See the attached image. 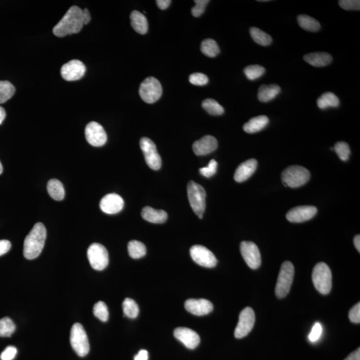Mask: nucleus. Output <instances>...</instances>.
Listing matches in <instances>:
<instances>
[{"label": "nucleus", "mask_w": 360, "mask_h": 360, "mask_svg": "<svg viewBox=\"0 0 360 360\" xmlns=\"http://www.w3.org/2000/svg\"><path fill=\"white\" fill-rule=\"evenodd\" d=\"M265 72V68L259 65L248 66L244 69L245 75L250 80H255L260 78Z\"/></svg>", "instance_id": "nucleus-37"}, {"label": "nucleus", "mask_w": 360, "mask_h": 360, "mask_svg": "<svg viewBox=\"0 0 360 360\" xmlns=\"http://www.w3.org/2000/svg\"><path fill=\"white\" fill-rule=\"evenodd\" d=\"M87 258L93 269L102 271L109 263L108 252L103 245L94 243L87 249Z\"/></svg>", "instance_id": "nucleus-9"}, {"label": "nucleus", "mask_w": 360, "mask_h": 360, "mask_svg": "<svg viewBox=\"0 0 360 360\" xmlns=\"http://www.w3.org/2000/svg\"><path fill=\"white\" fill-rule=\"evenodd\" d=\"M317 104L321 110H325L330 107L337 108L340 105V100L334 93L326 92L323 93L317 99Z\"/></svg>", "instance_id": "nucleus-28"}, {"label": "nucleus", "mask_w": 360, "mask_h": 360, "mask_svg": "<svg viewBox=\"0 0 360 360\" xmlns=\"http://www.w3.org/2000/svg\"><path fill=\"white\" fill-rule=\"evenodd\" d=\"M202 108L212 116H220L224 113L222 106L214 99H208L202 102Z\"/></svg>", "instance_id": "nucleus-33"}, {"label": "nucleus", "mask_w": 360, "mask_h": 360, "mask_svg": "<svg viewBox=\"0 0 360 360\" xmlns=\"http://www.w3.org/2000/svg\"><path fill=\"white\" fill-rule=\"evenodd\" d=\"M16 89L8 81H0V104H4L14 95Z\"/></svg>", "instance_id": "nucleus-34"}, {"label": "nucleus", "mask_w": 360, "mask_h": 360, "mask_svg": "<svg viewBox=\"0 0 360 360\" xmlns=\"http://www.w3.org/2000/svg\"><path fill=\"white\" fill-rule=\"evenodd\" d=\"M316 207L312 206H298L289 210L286 214L287 220L293 223H302L310 220L317 214Z\"/></svg>", "instance_id": "nucleus-16"}, {"label": "nucleus", "mask_w": 360, "mask_h": 360, "mask_svg": "<svg viewBox=\"0 0 360 360\" xmlns=\"http://www.w3.org/2000/svg\"><path fill=\"white\" fill-rule=\"evenodd\" d=\"M217 168H218V163L215 159H212L209 162L207 167L200 168V172L206 178H210L216 173Z\"/></svg>", "instance_id": "nucleus-40"}, {"label": "nucleus", "mask_w": 360, "mask_h": 360, "mask_svg": "<svg viewBox=\"0 0 360 360\" xmlns=\"http://www.w3.org/2000/svg\"><path fill=\"white\" fill-rule=\"evenodd\" d=\"M194 2L195 5L191 8V14L194 17H200L205 11L206 7L210 1L209 0H195Z\"/></svg>", "instance_id": "nucleus-41"}, {"label": "nucleus", "mask_w": 360, "mask_h": 360, "mask_svg": "<svg viewBox=\"0 0 360 360\" xmlns=\"http://www.w3.org/2000/svg\"><path fill=\"white\" fill-rule=\"evenodd\" d=\"M139 93L143 101L148 104H153L160 99L162 94V87L156 78L149 77L140 85Z\"/></svg>", "instance_id": "nucleus-8"}, {"label": "nucleus", "mask_w": 360, "mask_h": 360, "mask_svg": "<svg viewBox=\"0 0 360 360\" xmlns=\"http://www.w3.org/2000/svg\"><path fill=\"white\" fill-rule=\"evenodd\" d=\"M251 37L253 41L262 46H267L272 44V38L267 33L257 27H251L250 29Z\"/></svg>", "instance_id": "nucleus-30"}, {"label": "nucleus", "mask_w": 360, "mask_h": 360, "mask_svg": "<svg viewBox=\"0 0 360 360\" xmlns=\"http://www.w3.org/2000/svg\"><path fill=\"white\" fill-rule=\"evenodd\" d=\"M255 316L252 308H246L241 312L239 321L234 332V336L238 339L246 337L253 329Z\"/></svg>", "instance_id": "nucleus-11"}, {"label": "nucleus", "mask_w": 360, "mask_h": 360, "mask_svg": "<svg viewBox=\"0 0 360 360\" xmlns=\"http://www.w3.org/2000/svg\"><path fill=\"white\" fill-rule=\"evenodd\" d=\"M174 336L186 348L195 349L200 342L199 335L193 330L187 328H178L174 330Z\"/></svg>", "instance_id": "nucleus-18"}, {"label": "nucleus", "mask_w": 360, "mask_h": 360, "mask_svg": "<svg viewBox=\"0 0 360 360\" xmlns=\"http://www.w3.org/2000/svg\"><path fill=\"white\" fill-rule=\"evenodd\" d=\"M134 360H148V352L146 349H142L134 357Z\"/></svg>", "instance_id": "nucleus-49"}, {"label": "nucleus", "mask_w": 360, "mask_h": 360, "mask_svg": "<svg viewBox=\"0 0 360 360\" xmlns=\"http://www.w3.org/2000/svg\"><path fill=\"white\" fill-rule=\"evenodd\" d=\"M17 349L14 346H8L6 348L0 355L2 360H12L15 358L17 354Z\"/></svg>", "instance_id": "nucleus-45"}, {"label": "nucleus", "mask_w": 360, "mask_h": 360, "mask_svg": "<svg viewBox=\"0 0 360 360\" xmlns=\"http://www.w3.org/2000/svg\"><path fill=\"white\" fill-rule=\"evenodd\" d=\"M334 150L337 153L341 160L344 161L348 160L351 152L349 145L346 142H339L336 143L334 146Z\"/></svg>", "instance_id": "nucleus-39"}, {"label": "nucleus", "mask_w": 360, "mask_h": 360, "mask_svg": "<svg viewBox=\"0 0 360 360\" xmlns=\"http://www.w3.org/2000/svg\"><path fill=\"white\" fill-rule=\"evenodd\" d=\"M127 249H128L129 255L133 259L141 258L146 254V246L139 241H130L127 246Z\"/></svg>", "instance_id": "nucleus-31"}, {"label": "nucleus", "mask_w": 360, "mask_h": 360, "mask_svg": "<svg viewBox=\"0 0 360 360\" xmlns=\"http://www.w3.org/2000/svg\"><path fill=\"white\" fill-rule=\"evenodd\" d=\"M83 25L82 10L78 6H72L54 27L53 33L57 37H65L80 32Z\"/></svg>", "instance_id": "nucleus-1"}, {"label": "nucleus", "mask_w": 360, "mask_h": 360, "mask_svg": "<svg viewBox=\"0 0 360 360\" xmlns=\"http://www.w3.org/2000/svg\"><path fill=\"white\" fill-rule=\"evenodd\" d=\"M16 325L8 317L0 319V337H10L16 330Z\"/></svg>", "instance_id": "nucleus-36"}, {"label": "nucleus", "mask_w": 360, "mask_h": 360, "mask_svg": "<svg viewBox=\"0 0 360 360\" xmlns=\"http://www.w3.org/2000/svg\"><path fill=\"white\" fill-rule=\"evenodd\" d=\"M201 51L204 55L210 57L217 56L220 52L218 44L212 39H206L202 42Z\"/></svg>", "instance_id": "nucleus-32"}, {"label": "nucleus", "mask_w": 360, "mask_h": 360, "mask_svg": "<svg viewBox=\"0 0 360 360\" xmlns=\"http://www.w3.org/2000/svg\"><path fill=\"white\" fill-rule=\"evenodd\" d=\"M310 178V172L300 166H289L282 172V180L285 186L296 188L303 186Z\"/></svg>", "instance_id": "nucleus-5"}, {"label": "nucleus", "mask_w": 360, "mask_h": 360, "mask_svg": "<svg viewBox=\"0 0 360 360\" xmlns=\"http://www.w3.org/2000/svg\"><path fill=\"white\" fill-rule=\"evenodd\" d=\"M124 206L123 198L116 193H110L102 198L100 209L108 214H115L120 212Z\"/></svg>", "instance_id": "nucleus-17"}, {"label": "nucleus", "mask_w": 360, "mask_h": 360, "mask_svg": "<svg viewBox=\"0 0 360 360\" xmlns=\"http://www.w3.org/2000/svg\"><path fill=\"white\" fill-rule=\"evenodd\" d=\"M131 25L134 30L140 34H145L148 30V23L146 16L141 12L134 11L130 15Z\"/></svg>", "instance_id": "nucleus-26"}, {"label": "nucleus", "mask_w": 360, "mask_h": 360, "mask_svg": "<svg viewBox=\"0 0 360 360\" xmlns=\"http://www.w3.org/2000/svg\"><path fill=\"white\" fill-rule=\"evenodd\" d=\"M70 343L80 357H84L89 351L88 338L84 327L80 323H74L70 333Z\"/></svg>", "instance_id": "nucleus-7"}, {"label": "nucleus", "mask_w": 360, "mask_h": 360, "mask_svg": "<svg viewBox=\"0 0 360 360\" xmlns=\"http://www.w3.org/2000/svg\"><path fill=\"white\" fill-rule=\"evenodd\" d=\"M2 172H3V166H2L1 161H0V174H2Z\"/></svg>", "instance_id": "nucleus-54"}, {"label": "nucleus", "mask_w": 360, "mask_h": 360, "mask_svg": "<svg viewBox=\"0 0 360 360\" xmlns=\"http://www.w3.org/2000/svg\"><path fill=\"white\" fill-rule=\"evenodd\" d=\"M6 113L5 110L0 106V125L3 122L4 119L6 118Z\"/></svg>", "instance_id": "nucleus-53"}, {"label": "nucleus", "mask_w": 360, "mask_h": 360, "mask_svg": "<svg viewBox=\"0 0 360 360\" xmlns=\"http://www.w3.org/2000/svg\"><path fill=\"white\" fill-rule=\"evenodd\" d=\"M82 18H83V22H84V25H86L87 23H89V22H90L91 20V16L90 14H89V12L88 11V10L84 9V10H82Z\"/></svg>", "instance_id": "nucleus-50"}, {"label": "nucleus", "mask_w": 360, "mask_h": 360, "mask_svg": "<svg viewBox=\"0 0 360 360\" xmlns=\"http://www.w3.org/2000/svg\"><path fill=\"white\" fill-rule=\"evenodd\" d=\"M340 7L345 10H359V0H340L338 2Z\"/></svg>", "instance_id": "nucleus-43"}, {"label": "nucleus", "mask_w": 360, "mask_h": 360, "mask_svg": "<svg viewBox=\"0 0 360 360\" xmlns=\"http://www.w3.org/2000/svg\"><path fill=\"white\" fill-rule=\"evenodd\" d=\"M345 360H360V348L350 353Z\"/></svg>", "instance_id": "nucleus-51"}, {"label": "nucleus", "mask_w": 360, "mask_h": 360, "mask_svg": "<svg viewBox=\"0 0 360 360\" xmlns=\"http://www.w3.org/2000/svg\"><path fill=\"white\" fill-rule=\"evenodd\" d=\"M269 118L266 116H259L250 119L244 125V130L248 134H254L262 130L267 126Z\"/></svg>", "instance_id": "nucleus-24"}, {"label": "nucleus", "mask_w": 360, "mask_h": 360, "mask_svg": "<svg viewBox=\"0 0 360 360\" xmlns=\"http://www.w3.org/2000/svg\"><path fill=\"white\" fill-rule=\"evenodd\" d=\"M189 82L195 86H204L209 82L208 77L202 73H194L189 76Z\"/></svg>", "instance_id": "nucleus-42"}, {"label": "nucleus", "mask_w": 360, "mask_h": 360, "mask_svg": "<svg viewBox=\"0 0 360 360\" xmlns=\"http://www.w3.org/2000/svg\"><path fill=\"white\" fill-rule=\"evenodd\" d=\"M11 243L10 241L3 240H0V256L8 252L11 248Z\"/></svg>", "instance_id": "nucleus-47"}, {"label": "nucleus", "mask_w": 360, "mask_h": 360, "mask_svg": "<svg viewBox=\"0 0 360 360\" xmlns=\"http://www.w3.org/2000/svg\"><path fill=\"white\" fill-rule=\"evenodd\" d=\"M257 161L255 159H250L241 163L234 174V180L237 182H243L250 178L256 170Z\"/></svg>", "instance_id": "nucleus-21"}, {"label": "nucleus", "mask_w": 360, "mask_h": 360, "mask_svg": "<svg viewBox=\"0 0 360 360\" xmlns=\"http://www.w3.org/2000/svg\"><path fill=\"white\" fill-rule=\"evenodd\" d=\"M140 148L144 153L147 165L154 170L160 169L161 159L157 152L156 146L150 138L144 137L140 140Z\"/></svg>", "instance_id": "nucleus-10"}, {"label": "nucleus", "mask_w": 360, "mask_h": 360, "mask_svg": "<svg viewBox=\"0 0 360 360\" xmlns=\"http://www.w3.org/2000/svg\"><path fill=\"white\" fill-rule=\"evenodd\" d=\"M142 216L145 220L153 223H162L168 219V214L165 211L155 210L150 206L143 208Z\"/></svg>", "instance_id": "nucleus-22"}, {"label": "nucleus", "mask_w": 360, "mask_h": 360, "mask_svg": "<svg viewBox=\"0 0 360 360\" xmlns=\"http://www.w3.org/2000/svg\"><path fill=\"white\" fill-rule=\"evenodd\" d=\"M172 1L170 0H157V6H158L159 9L164 10L167 9L171 4Z\"/></svg>", "instance_id": "nucleus-48"}, {"label": "nucleus", "mask_w": 360, "mask_h": 360, "mask_svg": "<svg viewBox=\"0 0 360 360\" xmlns=\"http://www.w3.org/2000/svg\"><path fill=\"white\" fill-rule=\"evenodd\" d=\"M190 255L193 260L198 265L206 268H214L218 263L214 253L201 245H195L190 249Z\"/></svg>", "instance_id": "nucleus-12"}, {"label": "nucleus", "mask_w": 360, "mask_h": 360, "mask_svg": "<svg viewBox=\"0 0 360 360\" xmlns=\"http://www.w3.org/2000/svg\"><path fill=\"white\" fill-rule=\"evenodd\" d=\"M353 243H354L355 248L357 249V251H360V236L357 235L355 236L354 239H353Z\"/></svg>", "instance_id": "nucleus-52"}, {"label": "nucleus", "mask_w": 360, "mask_h": 360, "mask_svg": "<svg viewBox=\"0 0 360 360\" xmlns=\"http://www.w3.org/2000/svg\"><path fill=\"white\" fill-rule=\"evenodd\" d=\"M185 308L193 315L205 316L212 312L214 306L208 300L189 299L185 302Z\"/></svg>", "instance_id": "nucleus-19"}, {"label": "nucleus", "mask_w": 360, "mask_h": 360, "mask_svg": "<svg viewBox=\"0 0 360 360\" xmlns=\"http://www.w3.org/2000/svg\"><path fill=\"white\" fill-rule=\"evenodd\" d=\"M47 189L50 197L56 201H61L64 198V187L58 180L52 179L49 181Z\"/></svg>", "instance_id": "nucleus-27"}, {"label": "nucleus", "mask_w": 360, "mask_h": 360, "mask_svg": "<svg viewBox=\"0 0 360 360\" xmlns=\"http://www.w3.org/2000/svg\"><path fill=\"white\" fill-rule=\"evenodd\" d=\"M280 87L276 84L262 85L259 87L257 97L259 102L266 103L274 100L280 93Z\"/></svg>", "instance_id": "nucleus-25"}, {"label": "nucleus", "mask_w": 360, "mask_h": 360, "mask_svg": "<svg viewBox=\"0 0 360 360\" xmlns=\"http://www.w3.org/2000/svg\"><path fill=\"white\" fill-rule=\"evenodd\" d=\"M187 195L189 204L200 219L203 218L206 210V192L201 185L191 181L187 185Z\"/></svg>", "instance_id": "nucleus-4"}, {"label": "nucleus", "mask_w": 360, "mask_h": 360, "mask_svg": "<svg viewBox=\"0 0 360 360\" xmlns=\"http://www.w3.org/2000/svg\"><path fill=\"white\" fill-rule=\"evenodd\" d=\"M93 314L102 321H107L109 317V312L106 304L103 302H99L93 306Z\"/></svg>", "instance_id": "nucleus-38"}, {"label": "nucleus", "mask_w": 360, "mask_h": 360, "mask_svg": "<svg viewBox=\"0 0 360 360\" xmlns=\"http://www.w3.org/2000/svg\"><path fill=\"white\" fill-rule=\"evenodd\" d=\"M47 232L42 223H36L23 243V255L27 259L39 256L46 242Z\"/></svg>", "instance_id": "nucleus-2"}, {"label": "nucleus", "mask_w": 360, "mask_h": 360, "mask_svg": "<svg viewBox=\"0 0 360 360\" xmlns=\"http://www.w3.org/2000/svg\"><path fill=\"white\" fill-rule=\"evenodd\" d=\"M294 276V266L291 262L283 263L279 274L276 286V295L278 298H284L288 294Z\"/></svg>", "instance_id": "nucleus-6"}, {"label": "nucleus", "mask_w": 360, "mask_h": 360, "mask_svg": "<svg viewBox=\"0 0 360 360\" xmlns=\"http://www.w3.org/2000/svg\"><path fill=\"white\" fill-rule=\"evenodd\" d=\"M123 314L129 318L134 319L139 314V307L131 298H125L122 304Z\"/></svg>", "instance_id": "nucleus-35"}, {"label": "nucleus", "mask_w": 360, "mask_h": 360, "mask_svg": "<svg viewBox=\"0 0 360 360\" xmlns=\"http://www.w3.org/2000/svg\"><path fill=\"white\" fill-rule=\"evenodd\" d=\"M86 68L84 63L80 60L74 59L65 63L61 68V75L66 81H76L80 80L86 73Z\"/></svg>", "instance_id": "nucleus-15"}, {"label": "nucleus", "mask_w": 360, "mask_h": 360, "mask_svg": "<svg viewBox=\"0 0 360 360\" xmlns=\"http://www.w3.org/2000/svg\"><path fill=\"white\" fill-rule=\"evenodd\" d=\"M218 141L212 136H205L193 144V150L197 155H205L218 148Z\"/></svg>", "instance_id": "nucleus-20"}, {"label": "nucleus", "mask_w": 360, "mask_h": 360, "mask_svg": "<svg viewBox=\"0 0 360 360\" xmlns=\"http://www.w3.org/2000/svg\"><path fill=\"white\" fill-rule=\"evenodd\" d=\"M240 251L243 258L251 269H257L261 265V254L258 247L253 242H242Z\"/></svg>", "instance_id": "nucleus-13"}, {"label": "nucleus", "mask_w": 360, "mask_h": 360, "mask_svg": "<svg viewBox=\"0 0 360 360\" xmlns=\"http://www.w3.org/2000/svg\"><path fill=\"white\" fill-rule=\"evenodd\" d=\"M297 20L300 26L305 30L315 32L320 29V23L317 22L316 19L307 15H300L298 16Z\"/></svg>", "instance_id": "nucleus-29"}, {"label": "nucleus", "mask_w": 360, "mask_h": 360, "mask_svg": "<svg viewBox=\"0 0 360 360\" xmlns=\"http://www.w3.org/2000/svg\"><path fill=\"white\" fill-rule=\"evenodd\" d=\"M85 135L87 142L93 146H102L107 142V134L104 127L95 121H91L86 125Z\"/></svg>", "instance_id": "nucleus-14"}, {"label": "nucleus", "mask_w": 360, "mask_h": 360, "mask_svg": "<svg viewBox=\"0 0 360 360\" xmlns=\"http://www.w3.org/2000/svg\"><path fill=\"white\" fill-rule=\"evenodd\" d=\"M304 59L314 67H323L331 63L332 57L328 53L315 52L304 55Z\"/></svg>", "instance_id": "nucleus-23"}, {"label": "nucleus", "mask_w": 360, "mask_h": 360, "mask_svg": "<svg viewBox=\"0 0 360 360\" xmlns=\"http://www.w3.org/2000/svg\"><path fill=\"white\" fill-rule=\"evenodd\" d=\"M349 318L351 322L359 323L360 322V304H355L349 312Z\"/></svg>", "instance_id": "nucleus-46"}, {"label": "nucleus", "mask_w": 360, "mask_h": 360, "mask_svg": "<svg viewBox=\"0 0 360 360\" xmlns=\"http://www.w3.org/2000/svg\"><path fill=\"white\" fill-rule=\"evenodd\" d=\"M312 280L319 293L328 294L332 287V275L329 266L323 262L317 264L313 270Z\"/></svg>", "instance_id": "nucleus-3"}, {"label": "nucleus", "mask_w": 360, "mask_h": 360, "mask_svg": "<svg viewBox=\"0 0 360 360\" xmlns=\"http://www.w3.org/2000/svg\"><path fill=\"white\" fill-rule=\"evenodd\" d=\"M321 332H322V327H321V325L319 323H316V324L314 325V327L312 328L310 334H309V340L312 342H316V341L318 340L319 338H320Z\"/></svg>", "instance_id": "nucleus-44"}]
</instances>
